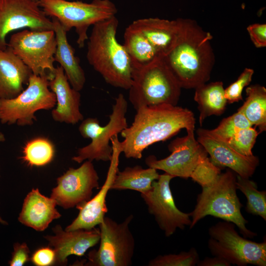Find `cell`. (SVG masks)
I'll return each instance as SVG.
<instances>
[{"mask_svg":"<svg viewBox=\"0 0 266 266\" xmlns=\"http://www.w3.org/2000/svg\"><path fill=\"white\" fill-rule=\"evenodd\" d=\"M136 111L132 125L120 133L124 140L118 141L117 136L113 138L115 147L127 158L141 159L149 146L168 139L183 129L194 131L195 116L188 108L161 104L141 106Z\"/></svg>","mask_w":266,"mask_h":266,"instance_id":"6da1fadb","label":"cell"},{"mask_svg":"<svg viewBox=\"0 0 266 266\" xmlns=\"http://www.w3.org/2000/svg\"><path fill=\"white\" fill-rule=\"evenodd\" d=\"M179 21L177 41L163 59L181 88L195 89L210 79L215 63L213 36L194 20Z\"/></svg>","mask_w":266,"mask_h":266,"instance_id":"7a4b0ae2","label":"cell"},{"mask_svg":"<svg viewBox=\"0 0 266 266\" xmlns=\"http://www.w3.org/2000/svg\"><path fill=\"white\" fill-rule=\"evenodd\" d=\"M119 21L116 16L93 25L87 40L89 64L110 85L129 90L133 67L123 45L117 39Z\"/></svg>","mask_w":266,"mask_h":266,"instance_id":"3957f363","label":"cell"},{"mask_svg":"<svg viewBox=\"0 0 266 266\" xmlns=\"http://www.w3.org/2000/svg\"><path fill=\"white\" fill-rule=\"evenodd\" d=\"M236 174L230 169L221 173L212 185L202 188L198 195L197 203L190 213L193 228L208 215L233 223L245 238H253L257 233L246 226L248 221L242 215L241 203L236 193Z\"/></svg>","mask_w":266,"mask_h":266,"instance_id":"277c9868","label":"cell"},{"mask_svg":"<svg viewBox=\"0 0 266 266\" xmlns=\"http://www.w3.org/2000/svg\"><path fill=\"white\" fill-rule=\"evenodd\" d=\"M181 89L161 57L144 67L133 69L129 100L135 110L146 106L177 105Z\"/></svg>","mask_w":266,"mask_h":266,"instance_id":"5b68a950","label":"cell"},{"mask_svg":"<svg viewBox=\"0 0 266 266\" xmlns=\"http://www.w3.org/2000/svg\"><path fill=\"white\" fill-rule=\"evenodd\" d=\"M45 14L56 19L67 32L75 28L77 43L82 48L88 39L87 31L91 26L116 16L115 4L110 0H93L90 3L66 0H39Z\"/></svg>","mask_w":266,"mask_h":266,"instance_id":"8992f818","label":"cell"},{"mask_svg":"<svg viewBox=\"0 0 266 266\" xmlns=\"http://www.w3.org/2000/svg\"><path fill=\"white\" fill-rule=\"evenodd\" d=\"M128 102L122 94L115 99V104L109 115L108 123L101 126L96 118L83 120L78 130L81 136L90 138L88 145L78 149L77 155L72 160L78 163L84 161H111L113 157V148L109 144L112 138L128 127L126 114Z\"/></svg>","mask_w":266,"mask_h":266,"instance_id":"52a82bcc","label":"cell"},{"mask_svg":"<svg viewBox=\"0 0 266 266\" xmlns=\"http://www.w3.org/2000/svg\"><path fill=\"white\" fill-rule=\"evenodd\" d=\"M230 222L220 221L208 229V247L211 254L231 265L266 266V241L256 242L242 237Z\"/></svg>","mask_w":266,"mask_h":266,"instance_id":"ba28073f","label":"cell"},{"mask_svg":"<svg viewBox=\"0 0 266 266\" xmlns=\"http://www.w3.org/2000/svg\"><path fill=\"white\" fill-rule=\"evenodd\" d=\"M46 76L32 74L26 89L15 97L0 99V122L3 124L31 126L40 110L54 108L56 100Z\"/></svg>","mask_w":266,"mask_h":266,"instance_id":"9c48e42d","label":"cell"},{"mask_svg":"<svg viewBox=\"0 0 266 266\" xmlns=\"http://www.w3.org/2000/svg\"><path fill=\"white\" fill-rule=\"evenodd\" d=\"M133 218L129 215L121 223L105 216L99 224L100 246L88 254L89 266H130L135 249V240L130 229Z\"/></svg>","mask_w":266,"mask_h":266,"instance_id":"30bf717a","label":"cell"},{"mask_svg":"<svg viewBox=\"0 0 266 266\" xmlns=\"http://www.w3.org/2000/svg\"><path fill=\"white\" fill-rule=\"evenodd\" d=\"M57 46L53 30L24 29L12 34L7 46L32 71L33 74L47 77L54 75V55Z\"/></svg>","mask_w":266,"mask_h":266,"instance_id":"8fae6325","label":"cell"},{"mask_svg":"<svg viewBox=\"0 0 266 266\" xmlns=\"http://www.w3.org/2000/svg\"><path fill=\"white\" fill-rule=\"evenodd\" d=\"M173 178L166 172L159 175L158 179L153 182L151 189L141 194L149 213L154 217L166 237L173 234L177 229L183 230L191 224L190 213L181 211L175 205L170 187Z\"/></svg>","mask_w":266,"mask_h":266,"instance_id":"7c38bea8","label":"cell"},{"mask_svg":"<svg viewBox=\"0 0 266 266\" xmlns=\"http://www.w3.org/2000/svg\"><path fill=\"white\" fill-rule=\"evenodd\" d=\"M24 29L53 30V24L38 1L0 0V49L7 48L6 38L9 33Z\"/></svg>","mask_w":266,"mask_h":266,"instance_id":"4fadbf2b","label":"cell"},{"mask_svg":"<svg viewBox=\"0 0 266 266\" xmlns=\"http://www.w3.org/2000/svg\"><path fill=\"white\" fill-rule=\"evenodd\" d=\"M99 176L92 161L86 160L77 168H69L57 179L51 198L57 205L69 209L89 200L93 190L99 188Z\"/></svg>","mask_w":266,"mask_h":266,"instance_id":"5bb4252c","label":"cell"},{"mask_svg":"<svg viewBox=\"0 0 266 266\" xmlns=\"http://www.w3.org/2000/svg\"><path fill=\"white\" fill-rule=\"evenodd\" d=\"M177 137L168 145L171 154L158 160L154 155L148 156L145 163L149 167L161 170L174 177L188 179L200 159L208 155L203 147L196 139L194 131Z\"/></svg>","mask_w":266,"mask_h":266,"instance_id":"9a60e30c","label":"cell"},{"mask_svg":"<svg viewBox=\"0 0 266 266\" xmlns=\"http://www.w3.org/2000/svg\"><path fill=\"white\" fill-rule=\"evenodd\" d=\"M197 140L210 157L211 161L219 167H227L241 177L249 178L259 165L258 157L242 155L234 150L228 141L212 130L199 128Z\"/></svg>","mask_w":266,"mask_h":266,"instance_id":"2e32d148","label":"cell"},{"mask_svg":"<svg viewBox=\"0 0 266 266\" xmlns=\"http://www.w3.org/2000/svg\"><path fill=\"white\" fill-rule=\"evenodd\" d=\"M53 231L54 235H46L44 238L48 242V246L55 252V264L66 265L68 256H83L89 248L100 241V230L96 228L67 231L57 225Z\"/></svg>","mask_w":266,"mask_h":266,"instance_id":"e0dca14e","label":"cell"},{"mask_svg":"<svg viewBox=\"0 0 266 266\" xmlns=\"http://www.w3.org/2000/svg\"><path fill=\"white\" fill-rule=\"evenodd\" d=\"M49 84L56 100V107L51 111L53 119L72 125L82 121L83 116L80 110L81 95L71 86L61 66L56 67L54 77Z\"/></svg>","mask_w":266,"mask_h":266,"instance_id":"ac0fdd59","label":"cell"},{"mask_svg":"<svg viewBox=\"0 0 266 266\" xmlns=\"http://www.w3.org/2000/svg\"><path fill=\"white\" fill-rule=\"evenodd\" d=\"M118 155L117 153H113L107 175L102 187L92 199L76 207L79 211V213L72 223L66 228V231L91 230L102 221L108 211L106 196L118 170Z\"/></svg>","mask_w":266,"mask_h":266,"instance_id":"d6986e66","label":"cell"},{"mask_svg":"<svg viewBox=\"0 0 266 266\" xmlns=\"http://www.w3.org/2000/svg\"><path fill=\"white\" fill-rule=\"evenodd\" d=\"M56 205L53 199L41 194L38 188L33 189L25 198L18 220L37 231H43L52 221L61 217Z\"/></svg>","mask_w":266,"mask_h":266,"instance_id":"ffe728a7","label":"cell"},{"mask_svg":"<svg viewBox=\"0 0 266 266\" xmlns=\"http://www.w3.org/2000/svg\"><path fill=\"white\" fill-rule=\"evenodd\" d=\"M130 25L139 31L162 57L174 46L180 31L179 18L168 20L145 18L133 21Z\"/></svg>","mask_w":266,"mask_h":266,"instance_id":"44dd1931","label":"cell"},{"mask_svg":"<svg viewBox=\"0 0 266 266\" xmlns=\"http://www.w3.org/2000/svg\"><path fill=\"white\" fill-rule=\"evenodd\" d=\"M30 69L8 48L0 49V99L15 97L27 85Z\"/></svg>","mask_w":266,"mask_h":266,"instance_id":"7402d4cb","label":"cell"},{"mask_svg":"<svg viewBox=\"0 0 266 266\" xmlns=\"http://www.w3.org/2000/svg\"><path fill=\"white\" fill-rule=\"evenodd\" d=\"M52 21L57 41L55 62L63 68L71 86L80 91L86 82L84 71L75 55L74 49L68 41L67 32L56 19L52 18Z\"/></svg>","mask_w":266,"mask_h":266,"instance_id":"603a6c76","label":"cell"},{"mask_svg":"<svg viewBox=\"0 0 266 266\" xmlns=\"http://www.w3.org/2000/svg\"><path fill=\"white\" fill-rule=\"evenodd\" d=\"M222 81L201 84L195 88L194 100L198 104L200 126L211 115H220L226 109L227 100Z\"/></svg>","mask_w":266,"mask_h":266,"instance_id":"cb8c5ba5","label":"cell"},{"mask_svg":"<svg viewBox=\"0 0 266 266\" xmlns=\"http://www.w3.org/2000/svg\"><path fill=\"white\" fill-rule=\"evenodd\" d=\"M124 44L130 58L133 69L144 67L163 57L148 39L130 24L125 29Z\"/></svg>","mask_w":266,"mask_h":266,"instance_id":"d4e9b609","label":"cell"},{"mask_svg":"<svg viewBox=\"0 0 266 266\" xmlns=\"http://www.w3.org/2000/svg\"><path fill=\"white\" fill-rule=\"evenodd\" d=\"M159 175L157 169L152 167L128 166L122 171H117L110 190H132L145 194L151 189L153 182L158 179Z\"/></svg>","mask_w":266,"mask_h":266,"instance_id":"484cf974","label":"cell"},{"mask_svg":"<svg viewBox=\"0 0 266 266\" xmlns=\"http://www.w3.org/2000/svg\"><path fill=\"white\" fill-rule=\"evenodd\" d=\"M247 98L238 110L240 111L252 126L258 127L259 133L266 130V89L259 84L246 89Z\"/></svg>","mask_w":266,"mask_h":266,"instance_id":"4316f807","label":"cell"},{"mask_svg":"<svg viewBox=\"0 0 266 266\" xmlns=\"http://www.w3.org/2000/svg\"><path fill=\"white\" fill-rule=\"evenodd\" d=\"M22 159L31 166H42L49 164L55 155L53 143L43 137L33 138L25 144Z\"/></svg>","mask_w":266,"mask_h":266,"instance_id":"83f0119b","label":"cell"},{"mask_svg":"<svg viewBox=\"0 0 266 266\" xmlns=\"http://www.w3.org/2000/svg\"><path fill=\"white\" fill-rule=\"evenodd\" d=\"M236 186L247 199L245 209L247 213L260 216L266 221V191H259L256 182L238 175Z\"/></svg>","mask_w":266,"mask_h":266,"instance_id":"f1b7e54d","label":"cell"},{"mask_svg":"<svg viewBox=\"0 0 266 266\" xmlns=\"http://www.w3.org/2000/svg\"><path fill=\"white\" fill-rule=\"evenodd\" d=\"M199 255L195 248L179 254L159 255L149 261V266H195L199 261Z\"/></svg>","mask_w":266,"mask_h":266,"instance_id":"f546056e","label":"cell"},{"mask_svg":"<svg viewBox=\"0 0 266 266\" xmlns=\"http://www.w3.org/2000/svg\"><path fill=\"white\" fill-rule=\"evenodd\" d=\"M207 156L200 159L190 177L201 188L212 185L221 173V168L214 165Z\"/></svg>","mask_w":266,"mask_h":266,"instance_id":"4dcf8cb0","label":"cell"},{"mask_svg":"<svg viewBox=\"0 0 266 266\" xmlns=\"http://www.w3.org/2000/svg\"><path fill=\"white\" fill-rule=\"evenodd\" d=\"M253 126L239 110L223 119L219 125L212 131L222 138L228 141L239 131Z\"/></svg>","mask_w":266,"mask_h":266,"instance_id":"1f68e13d","label":"cell"},{"mask_svg":"<svg viewBox=\"0 0 266 266\" xmlns=\"http://www.w3.org/2000/svg\"><path fill=\"white\" fill-rule=\"evenodd\" d=\"M259 134L255 128L251 127L239 131L228 142L239 154L250 156L253 155L252 149Z\"/></svg>","mask_w":266,"mask_h":266,"instance_id":"d6a6232c","label":"cell"},{"mask_svg":"<svg viewBox=\"0 0 266 266\" xmlns=\"http://www.w3.org/2000/svg\"><path fill=\"white\" fill-rule=\"evenodd\" d=\"M254 73L253 69L245 68L236 80L225 89V97L227 102L233 103L242 100L243 90L251 83Z\"/></svg>","mask_w":266,"mask_h":266,"instance_id":"836d02e7","label":"cell"},{"mask_svg":"<svg viewBox=\"0 0 266 266\" xmlns=\"http://www.w3.org/2000/svg\"><path fill=\"white\" fill-rule=\"evenodd\" d=\"M31 260L32 263L37 266L53 265L55 262V252L50 246L42 247L33 254Z\"/></svg>","mask_w":266,"mask_h":266,"instance_id":"e575fe53","label":"cell"},{"mask_svg":"<svg viewBox=\"0 0 266 266\" xmlns=\"http://www.w3.org/2000/svg\"><path fill=\"white\" fill-rule=\"evenodd\" d=\"M30 249L26 243L17 242L13 245V251L9 262L10 266H22L30 259Z\"/></svg>","mask_w":266,"mask_h":266,"instance_id":"d590c367","label":"cell"},{"mask_svg":"<svg viewBox=\"0 0 266 266\" xmlns=\"http://www.w3.org/2000/svg\"><path fill=\"white\" fill-rule=\"evenodd\" d=\"M250 39L257 48L266 46V24H253L247 28Z\"/></svg>","mask_w":266,"mask_h":266,"instance_id":"8d00e7d4","label":"cell"},{"mask_svg":"<svg viewBox=\"0 0 266 266\" xmlns=\"http://www.w3.org/2000/svg\"><path fill=\"white\" fill-rule=\"evenodd\" d=\"M198 266H231V265L225 259L217 256L213 258L206 257L200 261L197 264Z\"/></svg>","mask_w":266,"mask_h":266,"instance_id":"74e56055","label":"cell"},{"mask_svg":"<svg viewBox=\"0 0 266 266\" xmlns=\"http://www.w3.org/2000/svg\"><path fill=\"white\" fill-rule=\"evenodd\" d=\"M5 140L4 134L0 132V142L4 141Z\"/></svg>","mask_w":266,"mask_h":266,"instance_id":"f35d334b","label":"cell"},{"mask_svg":"<svg viewBox=\"0 0 266 266\" xmlns=\"http://www.w3.org/2000/svg\"><path fill=\"white\" fill-rule=\"evenodd\" d=\"M0 223L3 225H7V222L3 220L1 216H0Z\"/></svg>","mask_w":266,"mask_h":266,"instance_id":"ab89813d","label":"cell"},{"mask_svg":"<svg viewBox=\"0 0 266 266\" xmlns=\"http://www.w3.org/2000/svg\"><path fill=\"white\" fill-rule=\"evenodd\" d=\"M35 0L36 1H38L39 0Z\"/></svg>","mask_w":266,"mask_h":266,"instance_id":"60d3db41","label":"cell"}]
</instances>
